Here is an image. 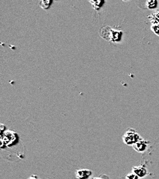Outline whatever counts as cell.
Segmentation results:
<instances>
[{
  "label": "cell",
  "instance_id": "obj_2",
  "mask_svg": "<svg viewBox=\"0 0 159 179\" xmlns=\"http://www.w3.org/2000/svg\"><path fill=\"white\" fill-rule=\"evenodd\" d=\"M148 141L143 140V139H141L132 145V148H134L135 151L141 153V152H143L146 150L147 148H148Z\"/></svg>",
  "mask_w": 159,
  "mask_h": 179
},
{
  "label": "cell",
  "instance_id": "obj_12",
  "mask_svg": "<svg viewBox=\"0 0 159 179\" xmlns=\"http://www.w3.org/2000/svg\"><path fill=\"white\" fill-rule=\"evenodd\" d=\"M92 179H102V178H93Z\"/></svg>",
  "mask_w": 159,
  "mask_h": 179
},
{
  "label": "cell",
  "instance_id": "obj_10",
  "mask_svg": "<svg viewBox=\"0 0 159 179\" xmlns=\"http://www.w3.org/2000/svg\"><path fill=\"white\" fill-rule=\"evenodd\" d=\"M152 29L156 35L159 36V24H154V26H152Z\"/></svg>",
  "mask_w": 159,
  "mask_h": 179
},
{
  "label": "cell",
  "instance_id": "obj_1",
  "mask_svg": "<svg viewBox=\"0 0 159 179\" xmlns=\"http://www.w3.org/2000/svg\"><path fill=\"white\" fill-rule=\"evenodd\" d=\"M141 137L134 129L130 128L126 131L123 136V140L125 144L128 145H133L135 143L140 140Z\"/></svg>",
  "mask_w": 159,
  "mask_h": 179
},
{
  "label": "cell",
  "instance_id": "obj_6",
  "mask_svg": "<svg viewBox=\"0 0 159 179\" xmlns=\"http://www.w3.org/2000/svg\"><path fill=\"white\" fill-rule=\"evenodd\" d=\"M147 8H149L150 10L156 9L158 6V2L157 0H149V1L146 2Z\"/></svg>",
  "mask_w": 159,
  "mask_h": 179
},
{
  "label": "cell",
  "instance_id": "obj_9",
  "mask_svg": "<svg viewBox=\"0 0 159 179\" xmlns=\"http://www.w3.org/2000/svg\"><path fill=\"white\" fill-rule=\"evenodd\" d=\"M126 179H140V178L133 172H131L126 176Z\"/></svg>",
  "mask_w": 159,
  "mask_h": 179
},
{
  "label": "cell",
  "instance_id": "obj_4",
  "mask_svg": "<svg viewBox=\"0 0 159 179\" xmlns=\"http://www.w3.org/2000/svg\"><path fill=\"white\" fill-rule=\"evenodd\" d=\"M113 30H112L109 27H103L100 31V35L105 39L108 41H113Z\"/></svg>",
  "mask_w": 159,
  "mask_h": 179
},
{
  "label": "cell",
  "instance_id": "obj_3",
  "mask_svg": "<svg viewBox=\"0 0 159 179\" xmlns=\"http://www.w3.org/2000/svg\"><path fill=\"white\" fill-rule=\"evenodd\" d=\"M92 174V171L87 169H78L76 172V178L78 179H89Z\"/></svg>",
  "mask_w": 159,
  "mask_h": 179
},
{
  "label": "cell",
  "instance_id": "obj_7",
  "mask_svg": "<svg viewBox=\"0 0 159 179\" xmlns=\"http://www.w3.org/2000/svg\"><path fill=\"white\" fill-rule=\"evenodd\" d=\"M89 2L93 6V8L95 10H99L102 6V5L104 4V2L103 1H89Z\"/></svg>",
  "mask_w": 159,
  "mask_h": 179
},
{
  "label": "cell",
  "instance_id": "obj_5",
  "mask_svg": "<svg viewBox=\"0 0 159 179\" xmlns=\"http://www.w3.org/2000/svg\"><path fill=\"white\" fill-rule=\"evenodd\" d=\"M132 172L138 176L139 178H144L145 176L148 175V170L143 166H136L132 168Z\"/></svg>",
  "mask_w": 159,
  "mask_h": 179
},
{
  "label": "cell",
  "instance_id": "obj_8",
  "mask_svg": "<svg viewBox=\"0 0 159 179\" xmlns=\"http://www.w3.org/2000/svg\"><path fill=\"white\" fill-rule=\"evenodd\" d=\"M52 1H49V0H45V1H41L40 2V6L43 9L48 10L50 7V6L52 4Z\"/></svg>",
  "mask_w": 159,
  "mask_h": 179
},
{
  "label": "cell",
  "instance_id": "obj_11",
  "mask_svg": "<svg viewBox=\"0 0 159 179\" xmlns=\"http://www.w3.org/2000/svg\"><path fill=\"white\" fill-rule=\"evenodd\" d=\"M28 179H40L39 177H38L37 175H31L30 177H29Z\"/></svg>",
  "mask_w": 159,
  "mask_h": 179
}]
</instances>
